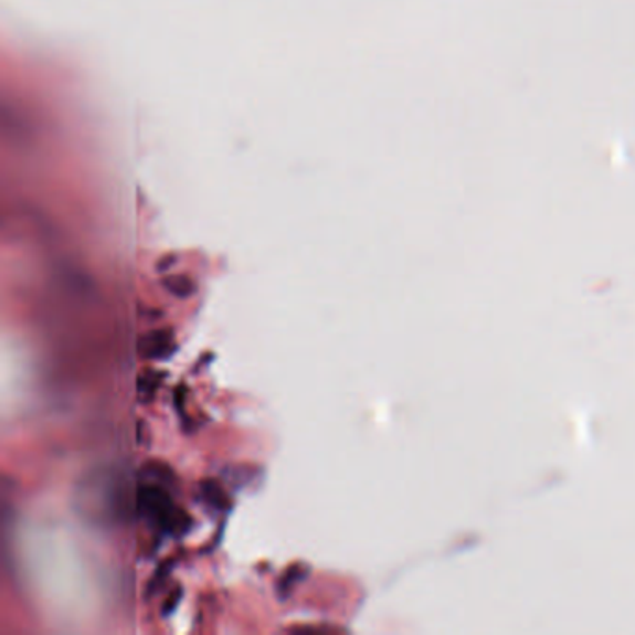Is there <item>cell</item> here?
<instances>
[{
	"instance_id": "1",
	"label": "cell",
	"mask_w": 635,
	"mask_h": 635,
	"mask_svg": "<svg viewBox=\"0 0 635 635\" xmlns=\"http://www.w3.org/2000/svg\"><path fill=\"white\" fill-rule=\"evenodd\" d=\"M138 512L165 533H184L190 528V518L187 512L172 504L165 487L142 485L138 488Z\"/></svg>"
},
{
	"instance_id": "2",
	"label": "cell",
	"mask_w": 635,
	"mask_h": 635,
	"mask_svg": "<svg viewBox=\"0 0 635 635\" xmlns=\"http://www.w3.org/2000/svg\"><path fill=\"white\" fill-rule=\"evenodd\" d=\"M138 349H140V354L144 358H151V360L170 357L176 349L172 330L165 328V330H154V332L146 334L140 339Z\"/></svg>"
},
{
	"instance_id": "3",
	"label": "cell",
	"mask_w": 635,
	"mask_h": 635,
	"mask_svg": "<svg viewBox=\"0 0 635 635\" xmlns=\"http://www.w3.org/2000/svg\"><path fill=\"white\" fill-rule=\"evenodd\" d=\"M200 498L213 511H224L226 507V494L216 481H203L200 485Z\"/></svg>"
},
{
	"instance_id": "4",
	"label": "cell",
	"mask_w": 635,
	"mask_h": 635,
	"mask_svg": "<svg viewBox=\"0 0 635 635\" xmlns=\"http://www.w3.org/2000/svg\"><path fill=\"white\" fill-rule=\"evenodd\" d=\"M165 287L172 293L173 297L189 298L197 292V285L189 276H170L165 279Z\"/></svg>"
},
{
	"instance_id": "5",
	"label": "cell",
	"mask_w": 635,
	"mask_h": 635,
	"mask_svg": "<svg viewBox=\"0 0 635 635\" xmlns=\"http://www.w3.org/2000/svg\"><path fill=\"white\" fill-rule=\"evenodd\" d=\"M162 374L155 373V371H148V373H144L140 379H138V395L140 399H151L157 392V388L161 384Z\"/></svg>"
},
{
	"instance_id": "6",
	"label": "cell",
	"mask_w": 635,
	"mask_h": 635,
	"mask_svg": "<svg viewBox=\"0 0 635 635\" xmlns=\"http://www.w3.org/2000/svg\"><path fill=\"white\" fill-rule=\"evenodd\" d=\"M179 599H181V589H176L167 600H165V607H162V615H170V613L178 606Z\"/></svg>"
}]
</instances>
